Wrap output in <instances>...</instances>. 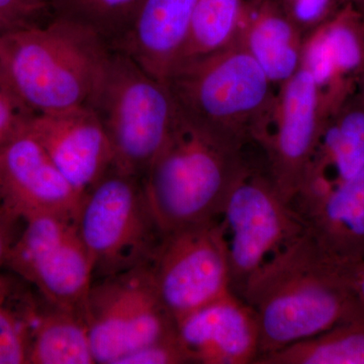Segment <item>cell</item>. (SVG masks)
Masks as SVG:
<instances>
[{"label":"cell","mask_w":364,"mask_h":364,"mask_svg":"<svg viewBox=\"0 0 364 364\" xmlns=\"http://www.w3.org/2000/svg\"><path fill=\"white\" fill-rule=\"evenodd\" d=\"M347 1L352 2V4L358 6L360 11H364V0H347Z\"/></svg>","instance_id":"cell-32"},{"label":"cell","mask_w":364,"mask_h":364,"mask_svg":"<svg viewBox=\"0 0 364 364\" xmlns=\"http://www.w3.org/2000/svg\"><path fill=\"white\" fill-rule=\"evenodd\" d=\"M363 169L364 107H339L325 121L291 207L299 215L304 214L332 189Z\"/></svg>","instance_id":"cell-16"},{"label":"cell","mask_w":364,"mask_h":364,"mask_svg":"<svg viewBox=\"0 0 364 364\" xmlns=\"http://www.w3.org/2000/svg\"><path fill=\"white\" fill-rule=\"evenodd\" d=\"M145 0H48L53 16L95 31L111 45L130 26Z\"/></svg>","instance_id":"cell-23"},{"label":"cell","mask_w":364,"mask_h":364,"mask_svg":"<svg viewBox=\"0 0 364 364\" xmlns=\"http://www.w3.org/2000/svg\"><path fill=\"white\" fill-rule=\"evenodd\" d=\"M149 269L158 298L176 323L232 291L220 218L163 235Z\"/></svg>","instance_id":"cell-9"},{"label":"cell","mask_w":364,"mask_h":364,"mask_svg":"<svg viewBox=\"0 0 364 364\" xmlns=\"http://www.w3.org/2000/svg\"><path fill=\"white\" fill-rule=\"evenodd\" d=\"M88 107L97 114L111 143L114 168L141 178L178 114L165 81L114 50Z\"/></svg>","instance_id":"cell-5"},{"label":"cell","mask_w":364,"mask_h":364,"mask_svg":"<svg viewBox=\"0 0 364 364\" xmlns=\"http://www.w3.org/2000/svg\"><path fill=\"white\" fill-rule=\"evenodd\" d=\"M28 130L82 196L114 166L111 143L88 105L33 116Z\"/></svg>","instance_id":"cell-13"},{"label":"cell","mask_w":364,"mask_h":364,"mask_svg":"<svg viewBox=\"0 0 364 364\" xmlns=\"http://www.w3.org/2000/svg\"><path fill=\"white\" fill-rule=\"evenodd\" d=\"M33 116L0 77V147L25 131Z\"/></svg>","instance_id":"cell-27"},{"label":"cell","mask_w":364,"mask_h":364,"mask_svg":"<svg viewBox=\"0 0 364 364\" xmlns=\"http://www.w3.org/2000/svg\"><path fill=\"white\" fill-rule=\"evenodd\" d=\"M254 364H364V313L260 356Z\"/></svg>","instance_id":"cell-21"},{"label":"cell","mask_w":364,"mask_h":364,"mask_svg":"<svg viewBox=\"0 0 364 364\" xmlns=\"http://www.w3.org/2000/svg\"><path fill=\"white\" fill-rule=\"evenodd\" d=\"M318 251L332 259H364V169L301 215Z\"/></svg>","instance_id":"cell-19"},{"label":"cell","mask_w":364,"mask_h":364,"mask_svg":"<svg viewBox=\"0 0 364 364\" xmlns=\"http://www.w3.org/2000/svg\"><path fill=\"white\" fill-rule=\"evenodd\" d=\"M231 289L242 296L261 268L306 233L303 220L273 181L264 157H251L220 215Z\"/></svg>","instance_id":"cell-6"},{"label":"cell","mask_w":364,"mask_h":364,"mask_svg":"<svg viewBox=\"0 0 364 364\" xmlns=\"http://www.w3.org/2000/svg\"><path fill=\"white\" fill-rule=\"evenodd\" d=\"M95 363L119 364L134 352L176 334L158 298L149 262L93 282L83 312Z\"/></svg>","instance_id":"cell-8"},{"label":"cell","mask_w":364,"mask_h":364,"mask_svg":"<svg viewBox=\"0 0 364 364\" xmlns=\"http://www.w3.org/2000/svg\"><path fill=\"white\" fill-rule=\"evenodd\" d=\"M325 121L317 86L301 67L277 88L274 114L258 146L287 202L301 188Z\"/></svg>","instance_id":"cell-11"},{"label":"cell","mask_w":364,"mask_h":364,"mask_svg":"<svg viewBox=\"0 0 364 364\" xmlns=\"http://www.w3.org/2000/svg\"><path fill=\"white\" fill-rule=\"evenodd\" d=\"M81 200L28 128L0 147V203L23 221L40 215L75 220Z\"/></svg>","instance_id":"cell-12"},{"label":"cell","mask_w":364,"mask_h":364,"mask_svg":"<svg viewBox=\"0 0 364 364\" xmlns=\"http://www.w3.org/2000/svg\"><path fill=\"white\" fill-rule=\"evenodd\" d=\"M0 205H1V203H0Z\"/></svg>","instance_id":"cell-34"},{"label":"cell","mask_w":364,"mask_h":364,"mask_svg":"<svg viewBox=\"0 0 364 364\" xmlns=\"http://www.w3.org/2000/svg\"><path fill=\"white\" fill-rule=\"evenodd\" d=\"M304 35H309L336 13V0H277Z\"/></svg>","instance_id":"cell-26"},{"label":"cell","mask_w":364,"mask_h":364,"mask_svg":"<svg viewBox=\"0 0 364 364\" xmlns=\"http://www.w3.org/2000/svg\"><path fill=\"white\" fill-rule=\"evenodd\" d=\"M28 331L25 320L0 303V364L28 363Z\"/></svg>","instance_id":"cell-24"},{"label":"cell","mask_w":364,"mask_h":364,"mask_svg":"<svg viewBox=\"0 0 364 364\" xmlns=\"http://www.w3.org/2000/svg\"><path fill=\"white\" fill-rule=\"evenodd\" d=\"M191 363L254 364L259 329L250 306L230 291L176 323Z\"/></svg>","instance_id":"cell-14"},{"label":"cell","mask_w":364,"mask_h":364,"mask_svg":"<svg viewBox=\"0 0 364 364\" xmlns=\"http://www.w3.org/2000/svg\"><path fill=\"white\" fill-rule=\"evenodd\" d=\"M241 299L257 320L258 358L361 313L306 231L254 275Z\"/></svg>","instance_id":"cell-2"},{"label":"cell","mask_w":364,"mask_h":364,"mask_svg":"<svg viewBox=\"0 0 364 364\" xmlns=\"http://www.w3.org/2000/svg\"><path fill=\"white\" fill-rule=\"evenodd\" d=\"M191 363L178 335H172L147 345L124 358L119 364H188Z\"/></svg>","instance_id":"cell-28"},{"label":"cell","mask_w":364,"mask_h":364,"mask_svg":"<svg viewBox=\"0 0 364 364\" xmlns=\"http://www.w3.org/2000/svg\"><path fill=\"white\" fill-rule=\"evenodd\" d=\"M6 32H9V31H7L6 26H4V25H2L1 23H0V35H2V33Z\"/></svg>","instance_id":"cell-33"},{"label":"cell","mask_w":364,"mask_h":364,"mask_svg":"<svg viewBox=\"0 0 364 364\" xmlns=\"http://www.w3.org/2000/svg\"><path fill=\"white\" fill-rule=\"evenodd\" d=\"M335 277L364 313V259H332L324 256Z\"/></svg>","instance_id":"cell-29"},{"label":"cell","mask_w":364,"mask_h":364,"mask_svg":"<svg viewBox=\"0 0 364 364\" xmlns=\"http://www.w3.org/2000/svg\"><path fill=\"white\" fill-rule=\"evenodd\" d=\"M23 220L0 205V272L6 267L7 256L18 239V225Z\"/></svg>","instance_id":"cell-30"},{"label":"cell","mask_w":364,"mask_h":364,"mask_svg":"<svg viewBox=\"0 0 364 364\" xmlns=\"http://www.w3.org/2000/svg\"><path fill=\"white\" fill-rule=\"evenodd\" d=\"M363 11L350 1L306 36L301 68L317 86L325 116L343 105L347 81L364 68Z\"/></svg>","instance_id":"cell-15"},{"label":"cell","mask_w":364,"mask_h":364,"mask_svg":"<svg viewBox=\"0 0 364 364\" xmlns=\"http://www.w3.org/2000/svg\"><path fill=\"white\" fill-rule=\"evenodd\" d=\"M305 38L277 0H245L236 40L275 87L301 69Z\"/></svg>","instance_id":"cell-18"},{"label":"cell","mask_w":364,"mask_h":364,"mask_svg":"<svg viewBox=\"0 0 364 364\" xmlns=\"http://www.w3.org/2000/svg\"><path fill=\"white\" fill-rule=\"evenodd\" d=\"M164 81L179 112L198 126L244 147L264 138L277 88L238 41L182 62Z\"/></svg>","instance_id":"cell-4"},{"label":"cell","mask_w":364,"mask_h":364,"mask_svg":"<svg viewBox=\"0 0 364 364\" xmlns=\"http://www.w3.org/2000/svg\"><path fill=\"white\" fill-rule=\"evenodd\" d=\"M198 0H145L126 31L111 45L151 75L165 80L176 65Z\"/></svg>","instance_id":"cell-17"},{"label":"cell","mask_w":364,"mask_h":364,"mask_svg":"<svg viewBox=\"0 0 364 364\" xmlns=\"http://www.w3.org/2000/svg\"><path fill=\"white\" fill-rule=\"evenodd\" d=\"M112 50L98 33L55 18L0 35V77L38 114L90 105Z\"/></svg>","instance_id":"cell-1"},{"label":"cell","mask_w":364,"mask_h":364,"mask_svg":"<svg viewBox=\"0 0 364 364\" xmlns=\"http://www.w3.org/2000/svg\"><path fill=\"white\" fill-rule=\"evenodd\" d=\"M178 109V107H177ZM179 112L168 138L143 177L163 235L219 219L232 186L253 155Z\"/></svg>","instance_id":"cell-3"},{"label":"cell","mask_w":364,"mask_h":364,"mask_svg":"<svg viewBox=\"0 0 364 364\" xmlns=\"http://www.w3.org/2000/svg\"><path fill=\"white\" fill-rule=\"evenodd\" d=\"M52 18L48 0H0V23L7 31L43 25Z\"/></svg>","instance_id":"cell-25"},{"label":"cell","mask_w":364,"mask_h":364,"mask_svg":"<svg viewBox=\"0 0 364 364\" xmlns=\"http://www.w3.org/2000/svg\"><path fill=\"white\" fill-rule=\"evenodd\" d=\"M6 267L33 284L46 301L83 317L95 268L75 220L51 215L23 220Z\"/></svg>","instance_id":"cell-10"},{"label":"cell","mask_w":364,"mask_h":364,"mask_svg":"<svg viewBox=\"0 0 364 364\" xmlns=\"http://www.w3.org/2000/svg\"><path fill=\"white\" fill-rule=\"evenodd\" d=\"M244 4L245 0H198L176 65L233 44Z\"/></svg>","instance_id":"cell-22"},{"label":"cell","mask_w":364,"mask_h":364,"mask_svg":"<svg viewBox=\"0 0 364 364\" xmlns=\"http://www.w3.org/2000/svg\"><path fill=\"white\" fill-rule=\"evenodd\" d=\"M75 224L100 279L149 262L163 238L143 178L114 166L83 195Z\"/></svg>","instance_id":"cell-7"},{"label":"cell","mask_w":364,"mask_h":364,"mask_svg":"<svg viewBox=\"0 0 364 364\" xmlns=\"http://www.w3.org/2000/svg\"><path fill=\"white\" fill-rule=\"evenodd\" d=\"M21 318L28 331V363H95L82 316L46 301L41 310L28 306Z\"/></svg>","instance_id":"cell-20"},{"label":"cell","mask_w":364,"mask_h":364,"mask_svg":"<svg viewBox=\"0 0 364 364\" xmlns=\"http://www.w3.org/2000/svg\"><path fill=\"white\" fill-rule=\"evenodd\" d=\"M11 296V287L9 284V280L2 275L0 272V303L7 304L9 298Z\"/></svg>","instance_id":"cell-31"}]
</instances>
